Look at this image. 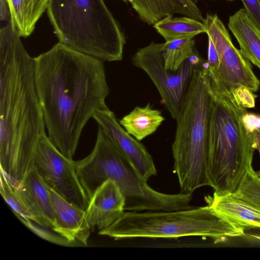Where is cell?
<instances>
[{
  "label": "cell",
  "instance_id": "1",
  "mask_svg": "<svg viewBox=\"0 0 260 260\" xmlns=\"http://www.w3.org/2000/svg\"><path fill=\"white\" fill-rule=\"evenodd\" d=\"M35 58V81L47 136L72 159L85 125L108 108L103 61L58 42Z\"/></svg>",
  "mask_w": 260,
  "mask_h": 260
},
{
  "label": "cell",
  "instance_id": "2",
  "mask_svg": "<svg viewBox=\"0 0 260 260\" xmlns=\"http://www.w3.org/2000/svg\"><path fill=\"white\" fill-rule=\"evenodd\" d=\"M10 22L0 30V165L20 183L33 167L38 145L46 135L35 81V58Z\"/></svg>",
  "mask_w": 260,
  "mask_h": 260
},
{
  "label": "cell",
  "instance_id": "3",
  "mask_svg": "<svg viewBox=\"0 0 260 260\" xmlns=\"http://www.w3.org/2000/svg\"><path fill=\"white\" fill-rule=\"evenodd\" d=\"M214 95L207 73L206 60L195 67L177 118L172 152L174 169L181 192L192 194L210 186L208 154Z\"/></svg>",
  "mask_w": 260,
  "mask_h": 260
},
{
  "label": "cell",
  "instance_id": "4",
  "mask_svg": "<svg viewBox=\"0 0 260 260\" xmlns=\"http://www.w3.org/2000/svg\"><path fill=\"white\" fill-rule=\"evenodd\" d=\"M247 113L232 97L214 95L208 175L210 186L217 194L234 192L252 166L256 148L252 129L245 118Z\"/></svg>",
  "mask_w": 260,
  "mask_h": 260
},
{
  "label": "cell",
  "instance_id": "5",
  "mask_svg": "<svg viewBox=\"0 0 260 260\" xmlns=\"http://www.w3.org/2000/svg\"><path fill=\"white\" fill-rule=\"evenodd\" d=\"M47 12L59 42L103 61L122 59L124 36L104 0H50Z\"/></svg>",
  "mask_w": 260,
  "mask_h": 260
},
{
  "label": "cell",
  "instance_id": "6",
  "mask_svg": "<svg viewBox=\"0 0 260 260\" xmlns=\"http://www.w3.org/2000/svg\"><path fill=\"white\" fill-rule=\"evenodd\" d=\"M244 230L216 213L207 205L173 211H125L99 234L115 239L198 236L214 243L244 235Z\"/></svg>",
  "mask_w": 260,
  "mask_h": 260
},
{
  "label": "cell",
  "instance_id": "7",
  "mask_svg": "<svg viewBox=\"0 0 260 260\" xmlns=\"http://www.w3.org/2000/svg\"><path fill=\"white\" fill-rule=\"evenodd\" d=\"M91 176L98 185L113 180L125 199L127 211H173L192 208L191 194H167L152 189L110 139L107 140L90 166Z\"/></svg>",
  "mask_w": 260,
  "mask_h": 260
},
{
  "label": "cell",
  "instance_id": "8",
  "mask_svg": "<svg viewBox=\"0 0 260 260\" xmlns=\"http://www.w3.org/2000/svg\"><path fill=\"white\" fill-rule=\"evenodd\" d=\"M203 23L219 58L218 68L215 73L209 76L207 74L214 95L232 97L233 90L241 86L257 91L260 81L254 74L250 62L234 45L221 19L216 14H207Z\"/></svg>",
  "mask_w": 260,
  "mask_h": 260
},
{
  "label": "cell",
  "instance_id": "9",
  "mask_svg": "<svg viewBox=\"0 0 260 260\" xmlns=\"http://www.w3.org/2000/svg\"><path fill=\"white\" fill-rule=\"evenodd\" d=\"M164 43L153 42L138 50L132 63L143 70L156 86L166 108L176 119L184 101L196 65L203 58L198 53L176 71L166 69L162 55Z\"/></svg>",
  "mask_w": 260,
  "mask_h": 260
},
{
  "label": "cell",
  "instance_id": "10",
  "mask_svg": "<svg viewBox=\"0 0 260 260\" xmlns=\"http://www.w3.org/2000/svg\"><path fill=\"white\" fill-rule=\"evenodd\" d=\"M33 167L47 186L74 205L86 210L89 200L77 174L74 160L63 154L47 135L38 145Z\"/></svg>",
  "mask_w": 260,
  "mask_h": 260
},
{
  "label": "cell",
  "instance_id": "11",
  "mask_svg": "<svg viewBox=\"0 0 260 260\" xmlns=\"http://www.w3.org/2000/svg\"><path fill=\"white\" fill-rule=\"evenodd\" d=\"M92 118L119 151L146 180L156 174L153 159L144 146L128 134L108 108L101 109Z\"/></svg>",
  "mask_w": 260,
  "mask_h": 260
},
{
  "label": "cell",
  "instance_id": "12",
  "mask_svg": "<svg viewBox=\"0 0 260 260\" xmlns=\"http://www.w3.org/2000/svg\"><path fill=\"white\" fill-rule=\"evenodd\" d=\"M125 199L112 180L104 182L89 199L85 210L86 221L91 231L104 230L114 223L125 211Z\"/></svg>",
  "mask_w": 260,
  "mask_h": 260
},
{
  "label": "cell",
  "instance_id": "13",
  "mask_svg": "<svg viewBox=\"0 0 260 260\" xmlns=\"http://www.w3.org/2000/svg\"><path fill=\"white\" fill-rule=\"evenodd\" d=\"M48 187L55 216L52 231L70 243L86 245L91 231L85 220V210Z\"/></svg>",
  "mask_w": 260,
  "mask_h": 260
},
{
  "label": "cell",
  "instance_id": "14",
  "mask_svg": "<svg viewBox=\"0 0 260 260\" xmlns=\"http://www.w3.org/2000/svg\"><path fill=\"white\" fill-rule=\"evenodd\" d=\"M129 4L142 21L154 25L170 16L180 14L204 22L202 12L193 0H122Z\"/></svg>",
  "mask_w": 260,
  "mask_h": 260
},
{
  "label": "cell",
  "instance_id": "15",
  "mask_svg": "<svg viewBox=\"0 0 260 260\" xmlns=\"http://www.w3.org/2000/svg\"><path fill=\"white\" fill-rule=\"evenodd\" d=\"M208 205L218 215L244 230L260 229V210L234 192L205 197Z\"/></svg>",
  "mask_w": 260,
  "mask_h": 260
},
{
  "label": "cell",
  "instance_id": "16",
  "mask_svg": "<svg viewBox=\"0 0 260 260\" xmlns=\"http://www.w3.org/2000/svg\"><path fill=\"white\" fill-rule=\"evenodd\" d=\"M18 183L34 213L48 228L52 230L55 216L47 185L34 167Z\"/></svg>",
  "mask_w": 260,
  "mask_h": 260
},
{
  "label": "cell",
  "instance_id": "17",
  "mask_svg": "<svg viewBox=\"0 0 260 260\" xmlns=\"http://www.w3.org/2000/svg\"><path fill=\"white\" fill-rule=\"evenodd\" d=\"M228 27L244 56L260 69V29L241 8L229 19Z\"/></svg>",
  "mask_w": 260,
  "mask_h": 260
},
{
  "label": "cell",
  "instance_id": "18",
  "mask_svg": "<svg viewBox=\"0 0 260 260\" xmlns=\"http://www.w3.org/2000/svg\"><path fill=\"white\" fill-rule=\"evenodd\" d=\"M10 14V21L21 37L33 32L36 24L47 9L50 0H7Z\"/></svg>",
  "mask_w": 260,
  "mask_h": 260
},
{
  "label": "cell",
  "instance_id": "19",
  "mask_svg": "<svg viewBox=\"0 0 260 260\" xmlns=\"http://www.w3.org/2000/svg\"><path fill=\"white\" fill-rule=\"evenodd\" d=\"M165 120L161 111L148 103L144 107H135L119 122L128 134L140 141L155 132Z\"/></svg>",
  "mask_w": 260,
  "mask_h": 260
},
{
  "label": "cell",
  "instance_id": "20",
  "mask_svg": "<svg viewBox=\"0 0 260 260\" xmlns=\"http://www.w3.org/2000/svg\"><path fill=\"white\" fill-rule=\"evenodd\" d=\"M173 16L165 17L153 25L166 42L184 38H193L199 34L206 33L203 22L187 16Z\"/></svg>",
  "mask_w": 260,
  "mask_h": 260
},
{
  "label": "cell",
  "instance_id": "21",
  "mask_svg": "<svg viewBox=\"0 0 260 260\" xmlns=\"http://www.w3.org/2000/svg\"><path fill=\"white\" fill-rule=\"evenodd\" d=\"M0 180L2 196L17 217L28 228L34 223L37 224L36 219L17 183L2 170Z\"/></svg>",
  "mask_w": 260,
  "mask_h": 260
},
{
  "label": "cell",
  "instance_id": "22",
  "mask_svg": "<svg viewBox=\"0 0 260 260\" xmlns=\"http://www.w3.org/2000/svg\"><path fill=\"white\" fill-rule=\"evenodd\" d=\"M198 53L191 38L177 39L164 43L162 55L166 69L176 71L186 60Z\"/></svg>",
  "mask_w": 260,
  "mask_h": 260
},
{
  "label": "cell",
  "instance_id": "23",
  "mask_svg": "<svg viewBox=\"0 0 260 260\" xmlns=\"http://www.w3.org/2000/svg\"><path fill=\"white\" fill-rule=\"evenodd\" d=\"M234 193L260 210V178L252 166L247 170Z\"/></svg>",
  "mask_w": 260,
  "mask_h": 260
},
{
  "label": "cell",
  "instance_id": "24",
  "mask_svg": "<svg viewBox=\"0 0 260 260\" xmlns=\"http://www.w3.org/2000/svg\"><path fill=\"white\" fill-rule=\"evenodd\" d=\"M248 88L241 86L232 92V98L240 107L247 109L255 106L256 95Z\"/></svg>",
  "mask_w": 260,
  "mask_h": 260
},
{
  "label": "cell",
  "instance_id": "25",
  "mask_svg": "<svg viewBox=\"0 0 260 260\" xmlns=\"http://www.w3.org/2000/svg\"><path fill=\"white\" fill-rule=\"evenodd\" d=\"M241 1L247 14L260 29V0Z\"/></svg>",
  "mask_w": 260,
  "mask_h": 260
},
{
  "label": "cell",
  "instance_id": "26",
  "mask_svg": "<svg viewBox=\"0 0 260 260\" xmlns=\"http://www.w3.org/2000/svg\"><path fill=\"white\" fill-rule=\"evenodd\" d=\"M8 17L10 19V14L7 0H0V20L6 21Z\"/></svg>",
  "mask_w": 260,
  "mask_h": 260
},
{
  "label": "cell",
  "instance_id": "27",
  "mask_svg": "<svg viewBox=\"0 0 260 260\" xmlns=\"http://www.w3.org/2000/svg\"><path fill=\"white\" fill-rule=\"evenodd\" d=\"M252 134L254 137L256 149H257L260 155V129L254 127L252 129Z\"/></svg>",
  "mask_w": 260,
  "mask_h": 260
},
{
  "label": "cell",
  "instance_id": "28",
  "mask_svg": "<svg viewBox=\"0 0 260 260\" xmlns=\"http://www.w3.org/2000/svg\"><path fill=\"white\" fill-rule=\"evenodd\" d=\"M249 236L253 239L260 241V234H249Z\"/></svg>",
  "mask_w": 260,
  "mask_h": 260
},
{
  "label": "cell",
  "instance_id": "29",
  "mask_svg": "<svg viewBox=\"0 0 260 260\" xmlns=\"http://www.w3.org/2000/svg\"><path fill=\"white\" fill-rule=\"evenodd\" d=\"M196 3H197L198 1H200V0H193Z\"/></svg>",
  "mask_w": 260,
  "mask_h": 260
},
{
  "label": "cell",
  "instance_id": "30",
  "mask_svg": "<svg viewBox=\"0 0 260 260\" xmlns=\"http://www.w3.org/2000/svg\"><path fill=\"white\" fill-rule=\"evenodd\" d=\"M227 1H233L234 0H227Z\"/></svg>",
  "mask_w": 260,
  "mask_h": 260
}]
</instances>
